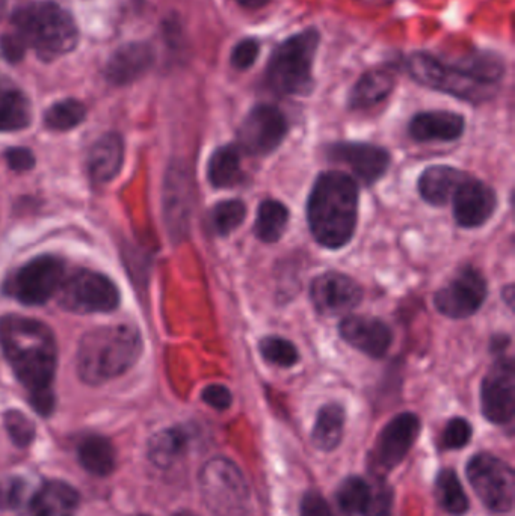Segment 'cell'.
<instances>
[{
  "label": "cell",
  "mask_w": 515,
  "mask_h": 516,
  "mask_svg": "<svg viewBox=\"0 0 515 516\" xmlns=\"http://www.w3.org/2000/svg\"><path fill=\"white\" fill-rule=\"evenodd\" d=\"M141 516H147V515H141Z\"/></svg>",
  "instance_id": "816d5d0a"
},
{
  "label": "cell",
  "mask_w": 515,
  "mask_h": 516,
  "mask_svg": "<svg viewBox=\"0 0 515 516\" xmlns=\"http://www.w3.org/2000/svg\"><path fill=\"white\" fill-rule=\"evenodd\" d=\"M0 348L28 391L32 408L49 417L55 408L53 379L58 358L52 329L31 317L10 314L0 319Z\"/></svg>",
  "instance_id": "6da1fadb"
},
{
  "label": "cell",
  "mask_w": 515,
  "mask_h": 516,
  "mask_svg": "<svg viewBox=\"0 0 515 516\" xmlns=\"http://www.w3.org/2000/svg\"><path fill=\"white\" fill-rule=\"evenodd\" d=\"M201 399L216 411H226L233 403V396L229 388L221 384H213L204 388Z\"/></svg>",
  "instance_id": "b9f144b4"
},
{
  "label": "cell",
  "mask_w": 515,
  "mask_h": 516,
  "mask_svg": "<svg viewBox=\"0 0 515 516\" xmlns=\"http://www.w3.org/2000/svg\"><path fill=\"white\" fill-rule=\"evenodd\" d=\"M173 516H197L195 513L188 512V510H183V512L176 513V515Z\"/></svg>",
  "instance_id": "681fc988"
},
{
  "label": "cell",
  "mask_w": 515,
  "mask_h": 516,
  "mask_svg": "<svg viewBox=\"0 0 515 516\" xmlns=\"http://www.w3.org/2000/svg\"><path fill=\"white\" fill-rule=\"evenodd\" d=\"M31 120V103L28 97L16 88L0 86V132L26 129Z\"/></svg>",
  "instance_id": "f546056e"
},
{
  "label": "cell",
  "mask_w": 515,
  "mask_h": 516,
  "mask_svg": "<svg viewBox=\"0 0 515 516\" xmlns=\"http://www.w3.org/2000/svg\"><path fill=\"white\" fill-rule=\"evenodd\" d=\"M372 486L358 476L343 480L337 489V504L345 516H363L371 500Z\"/></svg>",
  "instance_id": "d6a6232c"
},
{
  "label": "cell",
  "mask_w": 515,
  "mask_h": 516,
  "mask_svg": "<svg viewBox=\"0 0 515 516\" xmlns=\"http://www.w3.org/2000/svg\"><path fill=\"white\" fill-rule=\"evenodd\" d=\"M124 160L123 139L118 133H106L91 147L87 157L88 174L93 182L108 183L118 176Z\"/></svg>",
  "instance_id": "603a6c76"
},
{
  "label": "cell",
  "mask_w": 515,
  "mask_h": 516,
  "mask_svg": "<svg viewBox=\"0 0 515 516\" xmlns=\"http://www.w3.org/2000/svg\"><path fill=\"white\" fill-rule=\"evenodd\" d=\"M26 49H28V46H26L25 41L17 32L0 38V50H2V55L5 56L8 62L22 61Z\"/></svg>",
  "instance_id": "ee69618b"
},
{
  "label": "cell",
  "mask_w": 515,
  "mask_h": 516,
  "mask_svg": "<svg viewBox=\"0 0 515 516\" xmlns=\"http://www.w3.org/2000/svg\"><path fill=\"white\" fill-rule=\"evenodd\" d=\"M289 222V210L280 201H263L257 210L254 233L265 243H275L283 237Z\"/></svg>",
  "instance_id": "4dcf8cb0"
},
{
  "label": "cell",
  "mask_w": 515,
  "mask_h": 516,
  "mask_svg": "<svg viewBox=\"0 0 515 516\" xmlns=\"http://www.w3.org/2000/svg\"><path fill=\"white\" fill-rule=\"evenodd\" d=\"M466 120L463 115L449 111H431L417 114L410 121L408 132L419 142H449L463 136Z\"/></svg>",
  "instance_id": "ffe728a7"
},
{
  "label": "cell",
  "mask_w": 515,
  "mask_h": 516,
  "mask_svg": "<svg viewBox=\"0 0 515 516\" xmlns=\"http://www.w3.org/2000/svg\"><path fill=\"white\" fill-rule=\"evenodd\" d=\"M79 492L61 480L44 483L31 498L26 516H76Z\"/></svg>",
  "instance_id": "44dd1931"
},
{
  "label": "cell",
  "mask_w": 515,
  "mask_h": 516,
  "mask_svg": "<svg viewBox=\"0 0 515 516\" xmlns=\"http://www.w3.org/2000/svg\"><path fill=\"white\" fill-rule=\"evenodd\" d=\"M260 355L269 364L280 367H292L300 360L298 349L292 341L281 337H265L260 340Z\"/></svg>",
  "instance_id": "d590c367"
},
{
  "label": "cell",
  "mask_w": 515,
  "mask_h": 516,
  "mask_svg": "<svg viewBox=\"0 0 515 516\" xmlns=\"http://www.w3.org/2000/svg\"><path fill=\"white\" fill-rule=\"evenodd\" d=\"M25 480L11 476L0 479V510H13L22 506L26 495Z\"/></svg>",
  "instance_id": "f35d334b"
},
{
  "label": "cell",
  "mask_w": 515,
  "mask_h": 516,
  "mask_svg": "<svg viewBox=\"0 0 515 516\" xmlns=\"http://www.w3.org/2000/svg\"><path fill=\"white\" fill-rule=\"evenodd\" d=\"M366 2H369V4H371V2H375V0H366Z\"/></svg>",
  "instance_id": "f907efd6"
},
{
  "label": "cell",
  "mask_w": 515,
  "mask_h": 516,
  "mask_svg": "<svg viewBox=\"0 0 515 516\" xmlns=\"http://www.w3.org/2000/svg\"><path fill=\"white\" fill-rule=\"evenodd\" d=\"M454 218L460 227L478 228L493 216L497 207L496 192L472 176L457 189L454 198Z\"/></svg>",
  "instance_id": "e0dca14e"
},
{
  "label": "cell",
  "mask_w": 515,
  "mask_h": 516,
  "mask_svg": "<svg viewBox=\"0 0 515 516\" xmlns=\"http://www.w3.org/2000/svg\"><path fill=\"white\" fill-rule=\"evenodd\" d=\"M239 7L245 8V10L256 11L260 8H265L271 0H236Z\"/></svg>",
  "instance_id": "bcb514c9"
},
{
  "label": "cell",
  "mask_w": 515,
  "mask_h": 516,
  "mask_svg": "<svg viewBox=\"0 0 515 516\" xmlns=\"http://www.w3.org/2000/svg\"><path fill=\"white\" fill-rule=\"evenodd\" d=\"M189 437L182 427L161 430L150 438L147 456L159 468H168L183 455L188 447Z\"/></svg>",
  "instance_id": "f1b7e54d"
},
{
  "label": "cell",
  "mask_w": 515,
  "mask_h": 516,
  "mask_svg": "<svg viewBox=\"0 0 515 516\" xmlns=\"http://www.w3.org/2000/svg\"><path fill=\"white\" fill-rule=\"evenodd\" d=\"M509 341L511 340H509V337H506V335H497V337L493 338V343H491V351H505L506 346H509Z\"/></svg>",
  "instance_id": "7dc6e473"
},
{
  "label": "cell",
  "mask_w": 515,
  "mask_h": 516,
  "mask_svg": "<svg viewBox=\"0 0 515 516\" xmlns=\"http://www.w3.org/2000/svg\"><path fill=\"white\" fill-rule=\"evenodd\" d=\"M345 434V409L339 403H328L319 409L312 430V443L322 452H333Z\"/></svg>",
  "instance_id": "484cf974"
},
{
  "label": "cell",
  "mask_w": 515,
  "mask_h": 516,
  "mask_svg": "<svg viewBox=\"0 0 515 516\" xmlns=\"http://www.w3.org/2000/svg\"><path fill=\"white\" fill-rule=\"evenodd\" d=\"M310 299L319 313L324 316H340L354 310L361 299L363 290L357 281L340 272L319 275L310 286Z\"/></svg>",
  "instance_id": "2e32d148"
},
{
  "label": "cell",
  "mask_w": 515,
  "mask_h": 516,
  "mask_svg": "<svg viewBox=\"0 0 515 516\" xmlns=\"http://www.w3.org/2000/svg\"><path fill=\"white\" fill-rule=\"evenodd\" d=\"M405 65L410 76L420 85L466 102H487L497 91V86L484 85L464 74L454 64L438 61L429 53H411Z\"/></svg>",
  "instance_id": "8992f818"
},
{
  "label": "cell",
  "mask_w": 515,
  "mask_h": 516,
  "mask_svg": "<svg viewBox=\"0 0 515 516\" xmlns=\"http://www.w3.org/2000/svg\"><path fill=\"white\" fill-rule=\"evenodd\" d=\"M207 177L215 188H233L242 183L244 171L238 145H224L212 154L207 165Z\"/></svg>",
  "instance_id": "4316f807"
},
{
  "label": "cell",
  "mask_w": 515,
  "mask_h": 516,
  "mask_svg": "<svg viewBox=\"0 0 515 516\" xmlns=\"http://www.w3.org/2000/svg\"><path fill=\"white\" fill-rule=\"evenodd\" d=\"M142 340L138 329L129 325L102 326L82 337L76 367L79 378L100 385L124 375L141 357Z\"/></svg>",
  "instance_id": "3957f363"
},
{
  "label": "cell",
  "mask_w": 515,
  "mask_h": 516,
  "mask_svg": "<svg viewBox=\"0 0 515 516\" xmlns=\"http://www.w3.org/2000/svg\"><path fill=\"white\" fill-rule=\"evenodd\" d=\"M321 34L307 28L284 40L272 52L266 67V82L281 96L306 97L315 88L313 65L318 53Z\"/></svg>",
  "instance_id": "5b68a950"
},
{
  "label": "cell",
  "mask_w": 515,
  "mask_h": 516,
  "mask_svg": "<svg viewBox=\"0 0 515 516\" xmlns=\"http://www.w3.org/2000/svg\"><path fill=\"white\" fill-rule=\"evenodd\" d=\"M358 186L340 171L321 174L307 203L310 231L319 245L339 249L352 239L357 227Z\"/></svg>",
  "instance_id": "7a4b0ae2"
},
{
  "label": "cell",
  "mask_w": 515,
  "mask_h": 516,
  "mask_svg": "<svg viewBox=\"0 0 515 516\" xmlns=\"http://www.w3.org/2000/svg\"><path fill=\"white\" fill-rule=\"evenodd\" d=\"M473 427L466 418L455 417L446 424L441 434V446L446 450H460L472 440Z\"/></svg>",
  "instance_id": "74e56055"
},
{
  "label": "cell",
  "mask_w": 515,
  "mask_h": 516,
  "mask_svg": "<svg viewBox=\"0 0 515 516\" xmlns=\"http://www.w3.org/2000/svg\"><path fill=\"white\" fill-rule=\"evenodd\" d=\"M287 133L283 112L272 105H259L248 112L238 129V147L251 156H266L277 150Z\"/></svg>",
  "instance_id": "7c38bea8"
},
{
  "label": "cell",
  "mask_w": 515,
  "mask_h": 516,
  "mask_svg": "<svg viewBox=\"0 0 515 516\" xmlns=\"http://www.w3.org/2000/svg\"><path fill=\"white\" fill-rule=\"evenodd\" d=\"M87 117V108L84 103L75 99L62 100L47 109L44 115V123L49 129L56 132L75 129Z\"/></svg>",
  "instance_id": "836d02e7"
},
{
  "label": "cell",
  "mask_w": 515,
  "mask_h": 516,
  "mask_svg": "<svg viewBox=\"0 0 515 516\" xmlns=\"http://www.w3.org/2000/svg\"><path fill=\"white\" fill-rule=\"evenodd\" d=\"M467 479L479 500L493 513L514 509L515 477L511 465L490 453H479L466 467Z\"/></svg>",
  "instance_id": "ba28073f"
},
{
  "label": "cell",
  "mask_w": 515,
  "mask_h": 516,
  "mask_svg": "<svg viewBox=\"0 0 515 516\" xmlns=\"http://www.w3.org/2000/svg\"><path fill=\"white\" fill-rule=\"evenodd\" d=\"M188 174L182 169H173L168 172L167 185H165V213H167L168 225L174 236H182L188 224L189 212H191L192 188Z\"/></svg>",
  "instance_id": "cb8c5ba5"
},
{
  "label": "cell",
  "mask_w": 515,
  "mask_h": 516,
  "mask_svg": "<svg viewBox=\"0 0 515 516\" xmlns=\"http://www.w3.org/2000/svg\"><path fill=\"white\" fill-rule=\"evenodd\" d=\"M393 492L384 482L372 486L371 500L363 516H392Z\"/></svg>",
  "instance_id": "ab89813d"
},
{
  "label": "cell",
  "mask_w": 515,
  "mask_h": 516,
  "mask_svg": "<svg viewBox=\"0 0 515 516\" xmlns=\"http://www.w3.org/2000/svg\"><path fill=\"white\" fill-rule=\"evenodd\" d=\"M200 488L207 507L216 516H244L250 488L235 462L213 458L201 468Z\"/></svg>",
  "instance_id": "52a82bcc"
},
{
  "label": "cell",
  "mask_w": 515,
  "mask_h": 516,
  "mask_svg": "<svg viewBox=\"0 0 515 516\" xmlns=\"http://www.w3.org/2000/svg\"><path fill=\"white\" fill-rule=\"evenodd\" d=\"M155 61L153 49L149 44H124L115 50L106 65V79L114 85H129L147 73Z\"/></svg>",
  "instance_id": "d6986e66"
},
{
  "label": "cell",
  "mask_w": 515,
  "mask_h": 516,
  "mask_svg": "<svg viewBox=\"0 0 515 516\" xmlns=\"http://www.w3.org/2000/svg\"><path fill=\"white\" fill-rule=\"evenodd\" d=\"M5 159H7L10 168L16 172L29 171V169L35 166V156L29 148H8L7 153H5Z\"/></svg>",
  "instance_id": "f6af8a7d"
},
{
  "label": "cell",
  "mask_w": 515,
  "mask_h": 516,
  "mask_svg": "<svg viewBox=\"0 0 515 516\" xmlns=\"http://www.w3.org/2000/svg\"><path fill=\"white\" fill-rule=\"evenodd\" d=\"M247 216V207L241 200L223 201L210 210V225L218 236H229L241 227Z\"/></svg>",
  "instance_id": "e575fe53"
},
{
  "label": "cell",
  "mask_w": 515,
  "mask_h": 516,
  "mask_svg": "<svg viewBox=\"0 0 515 516\" xmlns=\"http://www.w3.org/2000/svg\"><path fill=\"white\" fill-rule=\"evenodd\" d=\"M395 74L389 70L366 71L349 94V108L355 111L374 108L383 103L395 90Z\"/></svg>",
  "instance_id": "d4e9b609"
},
{
  "label": "cell",
  "mask_w": 515,
  "mask_h": 516,
  "mask_svg": "<svg viewBox=\"0 0 515 516\" xmlns=\"http://www.w3.org/2000/svg\"><path fill=\"white\" fill-rule=\"evenodd\" d=\"M78 459L82 468L88 473L97 477H106L114 471L117 456L108 438L91 435L79 444Z\"/></svg>",
  "instance_id": "83f0119b"
},
{
  "label": "cell",
  "mask_w": 515,
  "mask_h": 516,
  "mask_svg": "<svg viewBox=\"0 0 515 516\" xmlns=\"http://www.w3.org/2000/svg\"><path fill=\"white\" fill-rule=\"evenodd\" d=\"M64 280L65 265L61 258L41 255L14 272L4 290L22 304L43 305L58 295Z\"/></svg>",
  "instance_id": "9c48e42d"
},
{
  "label": "cell",
  "mask_w": 515,
  "mask_h": 516,
  "mask_svg": "<svg viewBox=\"0 0 515 516\" xmlns=\"http://www.w3.org/2000/svg\"><path fill=\"white\" fill-rule=\"evenodd\" d=\"M327 157L334 163L348 166L355 179L371 186L386 174L390 154L386 148L361 142H337L327 148Z\"/></svg>",
  "instance_id": "9a60e30c"
},
{
  "label": "cell",
  "mask_w": 515,
  "mask_h": 516,
  "mask_svg": "<svg viewBox=\"0 0 515 516\" xmlns=\"http://www.w3.org/2000/svg\"><path fill=\"white\" fill-rule=\"evenodd\" d=\"M438 503L449 515L463 516L469 510V498L460 477L452 468H445L435 480Z\"/></svg>",
  "instance_id": "1f68e13d"
},
{
  "label": "cell",
  "mask_w": 515,
  "mask_h": 516,
  "mask_svg": "<svg viewBox=\"0 0 515 516\" xmlns=\"http://www.w3.org/2000/svg\"><path fill=\"white\" fill-rule=\"evenodd\" d=\"M487 298V281L478 269L467 266L457 277L438 290L434 298L435 307L451 319H467L473 316Z\"/></svg>",
  "instance_id": "4fadbf2b"
},
{
  "label": "cell",
  "mask_w": 515,
  "mask_h": 516,
  "mask_svg": "<svg viewBox=\"0 0 515 516\" xmlns=\"http://www.w3.org/2000/svg\"><path fill=\"white\" fill-rule=\"evenodd\" d=\"M5 8H7V0H0V19L4 16Z\"/></svg>",
  "instance_id": "c3c4849f"
},
{
  "label": "cell",
  "mask_w": 515,
  "mask_h": 516,
  "mask_svg": "<svg viewBox=\"0 0 515 516\" xmlns=\"http://www.w3.org/2000/svg\"><path fill=\"white\" fill-rule=\"evenodd\" d=\"M64 310L76 314L109 313L120 304V292L106 275L79 271L65 278L58 292Z\"/></svg>",
  "instance_id": "30bf717a"
},
{
  "label": "cell",
  "mask_w": 515,
  "mask_h": 516,
  "mask_svg": "<svg viewBox=\"0 0 515 516\" xmlns=\"http://www.w3.org/2000/svg\"><path fill=\"white\" fill-rule=\"evenodd\" d=\"M420 434V420L413 412H402L389 421L369 453V468L378 479L395 470L410 453Z\"/></svg>",
  "instance_id": "8fae6325"
},
{
  "label": "cell",
  "mask_w": 515,
  "mask_h": 516,
  "mask_svg": "<svg viewBox=\"0 0 515 516\" xmlns=\"http://www.w3.org/2000/svg\"><path fill=\"white\" fill-rule=\"evenodd\" d=\"M5 429L10 435L11 441L20 449H26L31 446L35 440V424L31 418L26 417L22 411L11 409L4 415Z\"/></svg>",
  "instance_id": "8d00e7d4"
},
{
  "label": "cell",
  "mask_w": 515,
  "mask_h": 516,
  "mask_svg": "<svg viewBox=\"0 0 515 516\" xmlns=\"http://www.w3.org/2000/svg\"><path fill=\"white\" fill-rule=\"evenodd\" d=\"M469 177L467 172L452 166L434 165L423 171L417 185L426 203L432 206H445Z\"/></svg>",
  "instance_id": "7402d4cb"
},
{
  "label": "cell",
  "mask_w": 515,
  "mask_h": 516,
  "mask_svg": "<svg viewBox=\"0 0 515 516\" xmlns=\"http://www.w3.org/2000/svg\"><path fill=\"white\" fill-rule=\"evenodd\" d=\"M260 55V43L256 38H244L236 44L233 49L232 56H230V62H232L233 68L239 71L248 70L256 64L257 58Z\"/></svg>",
  "instance_id": "60d3db41"
},
{
  "label": "cell",
  "mask_w": 515,
  "mask_h": 516,
  "mask_svg": "<svg viewBox=\"0 0 515 516\" xmlns=\"http://www.w3.org/2000/svg\"><path fill=\"white\" fill-rule=\"evenodd\" d=\"M13 26L26 46L32 47L43 61L67 55L78 46L79 31L75 19L52 2H37L19 8Z\"/></svg>",
  "instance_id": "277c9868"
},
{
  "label": "cell",
  "mask_w": 515,
  "mask_h": 516,
  "mask_svg": "<svg viewBox=\"0 0 515 516\" xmlns=\"http://www.w3.org/2000/svg\"><path fill=\"white\" fill-rule=\"evenodd\" d=\"M482 414L490 423L505 426L514 418L515 373L511 358H500L488 370L481 387Z\"/></svg>",
  "instance_id": "5bb4252c"
},
{
  "label": "cell",
  "mask_w": 515,
  "mask_h": 516,
  "mask_svg": "<svg viewBox=\"0 0 515 516\" xmlns=\"http://www.w3.org/2000/svg\"><path fill=\"white\" fill-rule=\"evenodd\" d=\"M300 513L301 516H334L330 504L316 491H310L304 495Z\"/></svg>",
  "instance_id": "7bdbcfd3"
},
{
  "label": "cell",
  "mask_w": 515,
  "mask_h": 516,
  "mask_svg": "<svg viewBox=\"0 0 515 516\" xmlns=\"http://www.w3.org/2000/svg\"><path fill=\"white\" fill-rule=\"evenodd\" d=\"M339 332L343 340L371 358L386 357L392 346V329L375 317L349 316L340 322Z\"/></svg>",
  "instance_id": "ac0fdd59"
}]
</instances>
